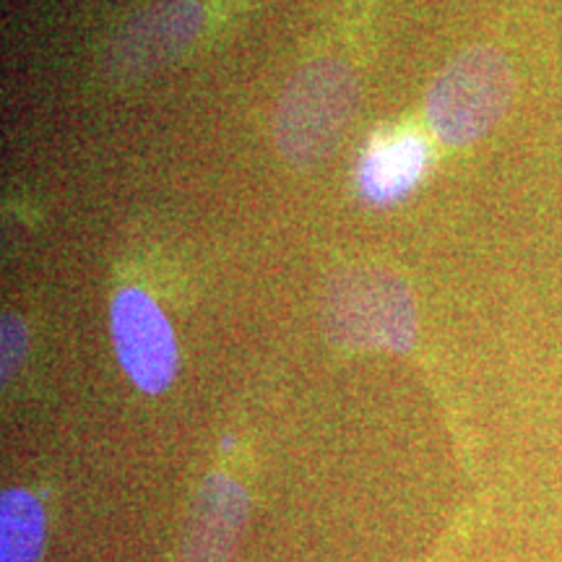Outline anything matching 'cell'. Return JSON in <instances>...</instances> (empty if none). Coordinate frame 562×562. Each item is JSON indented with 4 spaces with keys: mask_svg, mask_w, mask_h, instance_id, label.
<instances>
[{
    "mask_svg": "<svg viewBox=\"0 0 562 562\" xmlns=\"http://www.w3.org/2000/svg\"><path fill=\"white\" fill-rule=\"evenodd\" d=\"M360 108V81L344 60L318 58L292 76L273 115V140L286 165L305 172L339 149Z\"/></svg>",
    "mask_w": 562,
    "mask_h": 562,
    "instance_id": "cell-1",
    "label": "cell"
},
{
    "mask_svg": "<svg viewBox=\"0 0 562 562\" xmlns=\"http://www.w3.org/2000/svg\"><path fill=\"white\" fill-rule=\"evenodd\" d=\"M516 94L508 55L476 45L456 55L427 89V121L448 146H469L501 123Z\"/></svg>",
    "mask_w": 562,
    "mask_h": 562,
    "instance_id": "cell-2",
    "label": "cell"
},
{
    "mask_svg": "<svg viewBox=\"0 0 562 562\" xmlns=\"http://www.w3.org/2000/svg\"><path fill=\"white\" fill-rule=\"evenodd\" d=\"M323 323L328 336L344 347L406 351L417 334V311L402 277L357 266L328 279Z\"/></svg>",
    "mask_w": 562,
    "mask_h": 562,
    "instance_id": "cell-3",
    "label": "cell"
},
{
    "mask_svg": "<svg viewBox=\"0 0 562 562\" xmlns=\"http://www.w3.org/2000/svg\"><path fill=\"white\" fill-rule=\"evenodd\" d=\"M206 26L199 0H159L136 13L112 40L104 70L112 81H136L191 50Z\"/></svg>",
    "mask_w": 562,
    "mask_h": 562,
    "instance_id": "cell-4",
    "label": "cell"
},
{
    "mask_svg": "<svg viewBox=\"0 0 562 562\" xmlns=\"http://www.w3.org/2000/svg\"><path fill=\"white\" fill-rule=\"evenodd\" d=\"M115 355L125 375L146 393H159L178 372V344L170 321L138 286H125L110 305Z\"/></svg>",
    "mask_w": 562,
    "mask_h": 562,
    "instance_id": "cell-5",
    "label": "cell"
},
{
    "mask_svg": "<svg viewBox=\"0 0 562 562\" xmlns=\"http://www.w3.org/2000/svg\"><path fill=\"white\" fill-rule=\"evenodd\" d=\"M245 516V492L224 474H211L195 501L186 562H224Z\"/></svg>",
    "mask_w": 562,
    "mask_h": 562,
    "instance_id": "cell-6",
    "label": "cell"
},
{
    "mask_svg": "<svg viewBox=\"0 0 562 562\" xmlns=\"http://www.w3.org/2000/svg\"><path fill=\"white\" fill-rule=\"evenodd\" d=\"M425 140L419 136H393L378 138L362 154L360 165V191L370 203L385 206L404 199L417 186L427 170Z\"/></svg>",
    "mask_w": 562,
    "mask_h": 562,
    "instance_id": "cell-7",
    "label": "cell"
},
{
    "mask_svg": "<svg viewBox=\"0 0 562 562\" xmlns=\"http://www.w3.org/2000/svg\"><path fill=\"white\" fill-rule=\"evenodd\" d=\"M45 544V513L24 490L0 497V562H37Z\"/></svg>",
    "mask_w": 562,
    "mask_h": 562,
    "instance_id": "cell-8",
    "label": "cell"
},
{
    "mask_svg": "<svg viewBox=\"0 0 562 562\" xmlns=\"http://www.w3.org/2000/svg\"><path fill=\"white\" fill-rule=\"evenodd\" d=\"M26 357V326L19 315L5 313L0 326V372L3 383H9Z\"/></svg>",
    "mask_w": 562,
    "mask_h": 562,
    "instance_id": "cell-9",
    "label": "cell"
}]
</instances>
